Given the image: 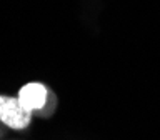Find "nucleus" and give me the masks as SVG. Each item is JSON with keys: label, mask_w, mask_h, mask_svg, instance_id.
I'll list each match as a JSON object with an SVG mask.
<instances>
[{"label": "nucleus", "mask_w": 160, "mask_h": 140, "mask_svg": "<svg viewBox=\"0 0 160 140\" xmlns=\"http://www.w3.org/2000/svg\"><path fill=\"white\" fill-rule=\"evenodd\" d=\"M17 97L25 108H28L30 112H35V110L38 112V110H42L47 105L48 92L45 88V85L38 82H30L20 88Z\"/></svg>", "instance_id": "nucleus-2"}, {"label": "nucleus", "mask_w": 160, "mask_h": 140, "mask_svg": "<svg viewBox=\"0 0 160 140\" xmlns=\"http://www.w3.org/2000/svg\"><path fill=\"white\" fill-rule=\"evenodd\" d=\"M32 112L25 108L18 97H8V95H0V122L5 123L10 128L22 130L28 127Z\"/></svg>", "instance_id": "nucleus-1"}]
</instances>
